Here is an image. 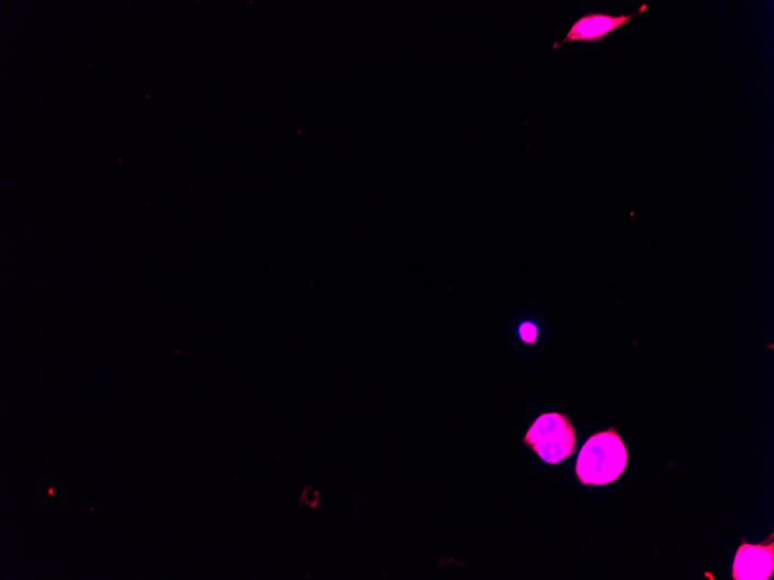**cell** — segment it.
<instances>
[{"label":"cell","mask_w":774,"mask_h":580,"mask_svg":"<svg viewBox=\"0 0 774 580\" xmlns=\"http://www.w3.org/2000/svg\"><path fill=\"white\" fill-rule=\"evenodd\" d=\"M629 455L616 428L599 431L579 454L576 475L583 486H606L619 479Z\"/></svg>","instance_id":"obj_1"},{"label":"cell","mask_w":774,"mask_h":580,"mask_svg":"<svg viewBox=\"0 0 774 580\" xmlns=\"http://www.w3.org/2000/svg\"><path fill=\"white\" fill-rule=\"evenodd\" d=\"M523 444L542 462L558 465L575 452L576 431L567 413L546 412L532 423Z\"/></svg>","instance_id":"obj_2"},{"label":"cell","mask_w":774,"mask_h":580,"mask_svg":"<svg viewBox=\"0 0 774 580\" xmlns=\"http://www.w3.org/2000/svg\"><path fill=\"white\" fill-rule=\"evenodd\" d=\"M646 9L644 5L639 12L633 14L612 15L606 13L591 12L576 20L569 30L567 36L554 48L568 44H599L604 38L617 30L625 29L630 25L633 18L641 14Z\"/></svg>","instance_id":"obj_3"},{"label":"cell","mask_w":774,"mask_h":580,"mask_svg":"<svg viewBox=\"0 0 774 580\" xmlns=\"http://www.w3.org/2000/svg\"><path fill=\"white\" fill-rule=\"evenodd\" d=\"M774 571L773 535L760 545L743 543L736 555L734 580H769Z\"/></svg>","instance_id":"obj_4"},{"label":"cell","mask_w":774,"mask_h":580,"mask_svg":"<svg viewBox=\"0 0 774 580\" xmlns=\"http://www.w3.org/2000/svg\"><path fill=\"white\" fill-rule=\"evenodd\" d=\"M518 336L523 343L535 345L538 340V327L531 322H521L518 327Z\"/></svg>","instance_id":"obj_5"}]
</instances>
